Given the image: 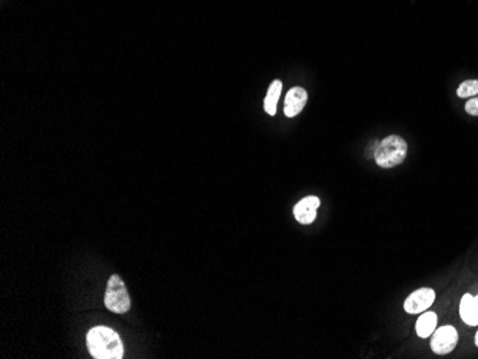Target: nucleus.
<instances>
[{
	"instance_id": "obj_1",
	"label": "nucleus",
	"mask_w": 478,
	"mask_h": 359,
	"mask_svg": "<svg viewBox=\"0 0 478 359\" xmlns=\"http://www.w3.org/2000/svg\"><path fill=\"white\" fill-rule=\"evenodd\" d=\"M89 352L95 359H122L124 344L119 335L108 327H95L86 335Z\"/></svg>"
},
{
	"instance_id": "obj_2",
	"label": "nucleus",
	"mask_w": 478,
	"mask_h": 359,
	"mask_svg": "<svg viewBox=\"0 0 478 359\" xmlns=\"http://www.w3.org/2000/svg\"><path fill=\"white\" fill-rule=\"evenodd\" d=\"M408 146L401 136L391 135L378 144L374 159L378 166L390 169L401 165L407 157Z\"/></svg>"
},
{
	"instance_id": "obj_3",
	"label": "nucleus",
	"mask_w": 478,
	"mask_h": 359,
	"mask_svg": "<svg viewBox=\"0 0 478 359\" xmlns=\"http://www.w3.org/2000/svg\"><path fill=\"white\" fill-rule=\"evenodd\" d=\"M105 305L115 313H125L131 308V298L125 282L119 275H112L108 281Z\"/></svg>"
},
{
	"instance_id": "obj_4",
	"label": "nucleus",
	"mask_w": 478,
	"mask_h": 359,
	"mask_svg": "<svg viewBox=\"0 0 478 359\" xmlns=\"http://www.w3.org/2000/svg\"><path fill=\"white\" fill-rule=\"evenodd\" d=\"M458 342V333L454 327L446 325L432 332L431 348L437 355H447L454 351Z\"/></svg>"
},
{
	"instance_id": "obj_5",
	"label": "nucleus",
	"mask_w": 478,
	"mask_h": 359,
	"mask_svg": "<svg viewBox=\"0 0 478 359\" xmlns=\"http://www.w3.org/2000/svg\"><path fill=\"white\" fill-rule=\"evenodd\" d=\"M435 301V292L430 288H421L412 292L404 302V309L408 313H421L427 311Z\"/></svg>"
},
{
	"instance_id": "obj_6",
	"label": "nucleus",
	"mask_w": 478,
	"mask_h": 359,
	"mask_svg": "<svg viewBox=\"0 0 478 359\" xmlns=\"http://www.w3.org/2000/svg\"><path fill=\"white\" fill-rule=\"evenodd\" d=\"M321 201L318 196H307L301 199L294 208L295 219L303 225H309L315 221L318 208H320Z\"/></svg>"
},
{
	"instance_id": "obj_7",
	"label": "nucleus",
	"mask_w": 478,
	"mask_h": 359,
	"mask_svg": "<svg viewBox=\"0 0 478 359\" xmlns=\"http://www.w3.org/2000/svg\"><path fill=\"white\" fill-rule=\"evenodd\" d=\"M308 101V93L303 88H292L288 90L285 96V106L284 113L288 117H294L298 113H301Z\"/></svg>"
},
{
	"instance_id": "obj_8",
	"label": "nucleus",
	"mask_w": 478,
	"mask_h": 359,
	"mask_svg": "<svg viewBox=\"0 0 478 359\" xmlns=\"http://www.w3.org/2000/svg\"><path fill=\"white\" fill-rule=\"evenodd\" d=\"M460 315L463 321L470 327L478 325V305L475 302V298L470 293H466L461 299L460 304Z\"/></svg>"
},
{
	"instance_id": "obj_9",
	"label": "nucleus",
	"mask_w": 478,
	"mask_h": 359,
	"mask_svg": "<svg viewBox=\"0 0 478 359\" xmlns=\"http://www.w3.org/2000/svg\"><path fill=\"white\" fill-rule=\"evenodd\" d=\"M281 92H283V82L278 81V79H276V81H274L269 85L267 96H265V101H264V109H265V112L268 115L275 116L276 105H278V101H280Z\"/></svg>"
},
{
	"instance_id": "obj_10",
	"label": "nucleus",
	"mask_w": 478,
	"mask_h": 359,
	"mask_svg": "<svg viewBox=\"0 0 478 359\" xmlns=\"http://www.w3.org/2000/svg\"><path fill=\"white\" fill-rule=\"evenodd\" d=\"M437 327V315L434 312H424L417 321V335L420 338H428L432 335Z\"/></svg>"
},
{
	"instance_id": "obj_11",
	"label": "nucleus",
	"mask_w": 478,
	"mask_h": 359,
	"mask_svg": "<svg viewBox=\"0 0 478 359\" xmlns=\"http://www.w3.org/2000/svg\"><path fill=\"white\" fill-rule=\"evenodd\" d=\"M457 95L460 97H474L478 95V81L477 79H472V81H466L463 82L457 89Z\"/></svg>"
},
{
	"instance_id": "obj_12",
	"label": "nucleus",
	"mask_w": 478,
	"mask_h": 359,
	"mask_svg": "<svg viewBox=\"0 0 478 359\" xmlns=\"http://www.w3.org/2000/svg\"><path fill=\"white\" fill-rule=\"evenodd\" d=\"M466 112L471 116H478V96L471 97L466 105Z\"/></svg>"
},
{
	"instance_id": "obj_13",
	"label": "nucleus",
	"mask_w": 478,
	"mask_h": 359,
	"mask_svg": "<svg viewBox=\"0 0 478 359\" xmlns=\"http://www.w3.org/2000/svg\"><path fill=\"white\" fill-rule=\"evenodd\" d=\"M475 345H477V347H478V332H477V333H475Z\"/></svg>"
},
{
	"instance_id": "obj_14",
	"label": "nucleus",
	"mask_w": 478,
	"mask_h": 359,
	"mask_svg": "<svg viewBox=\"0 0 478 359\" xmlns=\"http://www.w3.org/2000/svg\"><path fill=\"white\" fill-rule=\"evenodd\" d=\"M475 298V302H477V305H478V295L477 296H474Z\"/></svg>"
}]
</instances>
